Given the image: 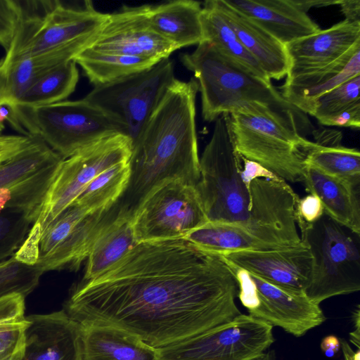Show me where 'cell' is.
<instances>
[{
  "instance_id": "17",
  "label": "cell",
  "mask_w": 360,
  "mask_h": 360,
  "mask_svg": "<svg viewBox=\"0 0 360 360\" xmlns=\"http://www.w3.org/2000/svg\"><path fill=\"white\" fill-rule=\"evenodd\" d=\"M221 256L236 267L291 290L304 292L311 278L312 257L303 244L284 249L238 251Z\"/></svg>"
},
{
  "instance_id": "8",
  "label": "cell",
  "mask_w": 360,
  "mask_h": 360,
  "mask_svg": "<svg viewBox=\"0 0 360 360\" xmlns=\"http://www.w3.org/2000/svg\"><path fill=\"white\" fill-rule=\"evenodd\" d=\"M14 108L25 134L39 139L62 159L102 138L122 134L116 122L84 98Z\"/></svg>"
},
{
  "instance_id": "1",
  "label": "cell",
  "mask_w": 360,
  "mask_h": 360,
  "mask_svg": "<svg viewBox=\"0 0 360 360\" xmlns=\"http://www.w3.org/2000/svg\"><path fill=\"white\" fill-rule=\"evenodd\" d=\"M238 285L219 255L185 238L137 243L97 277L82 281L64 311L80 324L122 328L155 348L173 345L240 314Z\"/></svg>"
},
{
  "instance_id": "9",
  "label": "cell",
  "mask_w": 360,
  "mask_h": 360,
  "mask_svg": "<svg viewBox=\"0 0 360 360\" xmlns=\"http://www.w3.org/2000/svg\"><path fill=\"white\" fill-rule=\"evenodd\" d=\"M132 141L117 133L82 148L59 163L46 193L41 208L29 236L39 241L42 232L99 174L128 162Z\"/></svg>"
},
{
  "instance_id": "30",
  "label": "cell",
  "mask_w": 360,
  "mask_h": 360,
  "mask_svg": "<svg viewBox=\"0 0 360 360\" xmlns=\"http://www.w3.org/2000/svg\"><path fill=\"white\" fill-rule=\"evenodd\" d=\"M78 80L77 64L73 60H69L40 77L15 105L36 107L63 101L74 92Z\"/></svg>"
},
{
  "instance_id": "47",
  "label": "cell",
  "mask_w": 360,
  "mask_h": 360,
  "mask_svg": "<svg viewBox=\"0 0 360 360\" xmlns=\"http://www.w3.org/2000/svg\"><path fill=\"white\" fill-rule=\"evenodd\" d=\"M4 124H0V134H1V131L4 130Z\"/></svg>"
},
{
  "instance_id": "25",
  "label": "cell",
  "mask_w": 360,
  "mask_h": 360,
  "mask_svg": "<svg viewBox=\"0 0 360 360\" xmlns=\"http://www.w3.org/2000/svg\"><path fill=\"white\" fill-rule=\"evenodd\" d=\"M201 3L176 0L151 6L148 18L153 30L177 49L203 41Z\"/></svg>"
},
{
  "instance_id": "15",
  "label": "cell",
  "mask_w": 360,
  "mask_h": 360,
  "mask_svg": "<svg viewBox=\"0 0 360 360\" xmlns=\"http://www.w3.org/2000/svg\"><path fill=\"white\" fill-rule=\"evenodd\" d=\"M151 5L124 6L108 14L89 49L106 53L146 58L160 61L177 49L157 34L149 22Z\"/></svg>"
},
{
  "instance_id": "11",
  "label": "cell",
  "mask_w": 360,
  "mask_h": 360,
  "mask_svg": "<svg viewBox=\"0 0 360 360\" xmlns=\"http://www.w3.org/2000/svg\"><path fill=\"white\" fill-rule=\"evenodd\" d=\"M273 326L250 315L157 348L160 360H254L274 342Z\"/></svg>"
},
{
  "instance_id": "42",
  "label": "cell",
  "mask_w": 360,
  "mask_h": 360,
  "mask_svg": "<svg viewBox=\"0 0 360 360\" xmlns=\"http://www.w3.org/2000/svg\"><path fill=\"white\" fill-rule=\"evenodd\" d=\"M14 105L6 102L0 103V124H4V121H6L15 130L26 136L18 121Z\"/></svg>"
},
{
  "instance_id": "33",
  "label": "cell",
  "mask_w": 360,
  "mask_h": 360,
  "mask_svg": "<svg viewBox=\"0 0 360 360\" xmlns=\"http://www.w3.org/2000/svg\"><path fill=\"white\" fill-rule=\"evenodd\" d=\"M25 297L11 294L0 299V360H20L24 350Z\"/></svg>"
},
{
  "instance_id": "35",
  "label": "cell",
  "mask_w": 360,
  "mask_h": 360,
  "mask_svg": "<svg viewBox=\"0 0 360 360\" xmlns=\"http://www.w3.org/2000/svg\"><path fill=\"white\" fill-rule=\"evenodd\" d=\"M42 274L36 264L22 262L15 255L0 262V299L15 293L26 297L38 285Z\"/></svg>"
},
{
  "instance_id": "45",
  "label": "cell",
  "mask_w": 360,
  "mask_h": 360,
  "mask_svg": "<svg viewBox=\"0 0 360 360\" xmlns=\"http://www.w3.org/2000/svg\"><path fill=\"white\" fill-rule=\"evenodd\" d=\"M5 86V75L0 70V99L1 98L4 93Z\"/></svg>"
},
{
  "instance_id": "37",
  "label": "cell",
  "mask_w": 360,
  "mask_h": 360,
  "mask_svg": "<svg viewBox=\"0 0 360 360\" xmlns=\"http://www.w3.org/2000/svg\"><path fill=\"white\" fill-rule=\"evenodd\" d=\"M22 15L20 1L0 0V45L6 51L15 38Z\"/></svg>"
},
{
  "instance_id": "16",
  "label": "cell",
  "mask_w": 360,
  "mask_h": 360,
  "mask_svg": "<svg viewBox=\"0 0 360 360\" xmlns=\"http://www.w3.org/2000/svg\"><path fill=\"white\" fill-rule=\"evenodd\" d=\"M256 288V300L249 315L283 328L295 337L322 324L326 316L304 291L279 287L250 273Z\"/></svg>"
},
{
  "instance_id": "32",
  "label": "cell",
  "mask_w": 360,
  "mask_h": 360,
  "mask_svg": "<svg viewBox=\"0 0 360 360\" xmlns=\"http://www.w3.org/2000/svg\"><path fill=\"white\" fill-rule=\"evenodd\" d=\"M304 163L330 176L360 186V153L342 145H314L304 154Z\"/></svg>"
},
{
  "instance_id": "28",
  "label": "cell",
  "mask_w": 360,
  "mask_h": 360,
  "mask_svg": "<svg viewBox=\"0 0 360 360\" xmlns=\"http://www.w3.org/2000/svg\"><path fill=\"white\" fill-rule=\"evenodd\" d=\"M137 243L132 221L116 218L94 242L86 258L82 281L91 280L105 271Z\"/></svg>"
},
{
  "instance_id": "24",
  "label": "cell",
  "mask_w": 360,
  "mask_h": 360,
  "mask_svg": "<svg viewBox=\"0 0 360 360\" xmlns=\"http://www.w3.org/2000/svg\"><path fill=\"white\" fill-rule=\"evenodd\" d=\"M302 183L309 194L319 198L326 214L359 236V185L328 176L306 166Z\"/></svg>"
},
{
  "instance_id": "19",
  "label": "cell",
  "mask_w": 360,
  "mask_h": 360,
  "mask_svg": "<svg viewBox=\"0 0 360 360\" xmlns=\"http://www.w3.org/2000/svg\"><path fill=\"white\" fill-rule=\"evenodd\" d=\"M360 43V22L342 20L326 30L285 45L289 59L286 78L307 74L335 62Z\"/></svg>"
},
{
  "instance_id": "5",
  "label": "cell",
  "mask_w": 360,
  "mask_h": 360,
  "mask_svg": "<svg viewBox=\"0 0 360 360\" xmlns=\"http://www.w3.org/2000/svg\"><path fill=\"white\" fill-rule=\"evenodd\" d=\"M22 15L15 38L0 61V70L13 62L61 46L82 52L90 47L105 22L108 13L97 11L91 1L70 7L58 1H42V11H28L20 1Z\"/></svg>"
},
{
  "instance_id": "2",
  "label": "cell",
  "mask_w": 360,
  "mask_h": 360,
  "mask_svg": "<svg viewBox=\"0 0 360 360\" xmlns=\"http://www.w3.org/2000/svg\"><path fill=\"white\" fill-rule=\"evenodd\" d=\"M196 80L175 79L132 143L127 187L113 205L133 221L148 195L170 181L195 186L200 177L195 127Z\"/></svg>"
},
{
  "instance_id": "29",
  "label": "cell",
  "mask_w": 360,
  "mask_h": 360,
  "mask_svg": "<svg viewBox=\"0 0 360 360\" xmlns=\"http://www.w3.org/2000/svg\"><path fill=\"white\" fill-rule=\"evenodd\" d=\"M73 60L82 68L94 86L144 70L158 62L146 58L102 53L89 48L77 55Z\"/></svg>"
},
{
  "instance_id": "23",
  "label": "cell",
  "mask_w": 360,
  "mask_h": 360,
  "mask_svg": "<svg viewBox=\"0 0 360 360\" xmlns=\"http://www.w3.org/2000/svg\"><path fill=\"white\" fill-rule=\"evenodd\" d=\"M80 325L82 360H160L157 348L122 328L96 323Z\"/></svg>"
},
{
  "instance_id": "10",
  "label": "cell",
  "mask_w": 360,
  "mask_h": 360,
  "mask_svg": "<svg viewBox=\"0 0 360 360\" xmlns=\"http://www.w3.org/2000/svg\"><path fill=\"white\" fill-rule=\"evenodd\" d=\"M174 80V63L165 58L148 69L94 86L84 99L116 122L133 143Z\"/></svg>"
},
{
  "instance_id": "20",
  "label": "cell",
  "mask_w": 360,
  "mask_h": 360,
  "mask_svg": "<svg viewBox=\"0 0 360 360\" xmlns=\"http://www.w3.org/2000/svg\"><path fill=\"white\" fill-rule=\"evenodd\" d=\"M283 45L319 32L321 28L294 0H225Z\"/></svg>"
},
{
  "instance_id": "21",
  "label": "cell",
  "mask_w": 360,
  "mask_h": 360,
  "mask_svg": "<svg viewBox=\"0 0 360 360\" xmlns=\"http://www.w3.org/2000/svg\"><path fill=\"white\" fill-rule=\"evenodd\" d=\"M212 3L269 79L285 77L290 65L285 46L225 0Z\"/></svg>"
},
{
  "instance_id": "12",
  "label": "cell",
  "mask_w": 360,
  "mask_h": 360,
  "mask_svg": "<svg viewBox=\"0 0 360 360\" xmlns=\"http://www.w3.org/2000/svg\"><path fill=\"white\" fill-rule=\"evenodd\" d=\"M249 193L248 215L240 225L255 251L302 245L296 227L300 197L285 180L256 179L250 184Z\"/></svg>"
},
{
  "instance_id": "7",
  "label": "cell",
  "mask_w": 360,
  "mask_h": 360,
  "mask_svg": "<svg viewBox=\"0 0 360 360\" xmlns=\"http://www.w3.org/2000/svg\"><path fill=\"white\" fill-rule=\"evenodd\" d=\"M213 129L200 158V177L195 188L209 222L242 224L248 215L250 193L226 114L215 120Z\"/></svg>"
},
{
  "instance_id": "44",
  "label": "cell",
  "mask_w": 360,
  "mask_h": 360,
  "mask_svg": "<svg viewBox=\"0 0 360 360\" xmlns=\"http://www.w3.org/2000/svg\"><path fill=\"white\" fill-rule=\"evenodd\" d=\"M340 342L345 360H360L359 349L354 352L345 339H340Z\"/></svg>"
},
{
  "instance_id": "26",
  "label": "cell",
  "mask_w": 360,
  "mask_h": 360,
  "mask_svg": "<svg viewBox=\"0 0 360 360\" xmlns=\"http://www.w3.org/2000/svg\"><path fill=\"white\" fill-rule=\"evenodd\" d=\"M39 211L17 195L11 187L0 191V262L20 248Z\"/></svg>"
},
{
  "instance_id": "13",
  "label": "cell",
  "mask_w": 360,
  "mask_h": 360,
  "mask_svg": "<svg viewBox=\"0 0 360 360\" xmlns=\"http://www.w3.org/2000/svg\"><path fill=\"white\" fill-rule=\"evenodd\" d=\"M115 219L111 209L90 212L72 202L41 234L36 265L43 273L79 269L98 236Z\"/></svg>"
},
{
  "instance_id": "38",
  "label": "cell",
  "mask_w": 360,
  "mask_h": 360,
  "mask_svg": "<svg viewBox=\"0 0 360 360\" xmlns=\"http://www.w3.org/2000/svg\"><path fill=\"white\" fill-rule=\"evenodd\" d=\"M324 214L323 207L319 198L308 194L299 198L295 209L296 224H311L319 219Z\"/></svg>"
},
{
  "instance_id": "46",
  "label": "cell",
  "mask_w": 360,
  "mask_h": 360,
  "mask_svg": "<svg viewBox=\"0 0 360 360\" xmlns=\"http://www.w3.org/2000/svg\"><path fill=\"white\" fill-rule=\"evenodd\" d=\"M254 360H276L271 352H264L260 356Z\"/></svg>"
},
{
  "instance_id": "34",
  "label": "cell",
  "mask_w": 360,
  "mask_h": 360,
  "mask_svg": "<svg viewBox=\"0 0 360 360\" xmlns=\"http://www.w3.org/2000/svg\"><path fill=\"white\" fill-rule=\"evenodd\" d=\"M62 160L37 139L32 145L0 164V191L27 179Z\"/></svg>"
},
{
  "instance_id": "43",
  "label": "cell",
  "mask_w": 360,
  "mask_h": 360,
  "mask_svg": "<svg viewBox=\"0 0 360 360\" xmlns=\"http://www.w3.org/2000/svg\"><path fill=\"white\" fill-rule=\"evenodd\" d=\"M320 346L326 356L332 357L340 348V339L335 335H328L322 340Z\"/></svg>"
},
{
  "instance_id": "36",
  "label": "cell",
  "mask_w": 360,
  "mask_h": 360,
  "mask_svg": "<svg viewBox=\"0 0 360 360\" xmlns=\"http://www.w3.org/2000/svg\"><path fill=\"white\" fill-rule=\"evenodd\" d=\"M360 75L353 77L317 98L309 115L319 120L360 103Z\"/></svg>"
},
{
  "instance_id": "14",
  "label": "cell",
  "mask_w": 360,
  "mask_h": 360,
  "mask_svg": "<svg viewBox=\"0 0 360 360\" xmlns=\"http://www.w3.org/2000/svg\"><path fill=\"white\" fill-rule=\"evenodd\" d=\"M207 222L195 186L176 180L153 191L132 221L138 243L184 238Z\"/></svg>"
},
{
  "instance_id": "40",
  "label": "cell",
  "mask_w": 360,
  "mask_h": 360,
  "mask_svg": "<svg viewBox=\"0 0 360 360\" xmlns=\"http://www.w3.org/2000/svg\"><path fill=\"white\" fill-rule=\"evenodd\" d=\"M241 160L243 163L241 177L248 190L252 181L256 179H268L277 181L283 179L256 162L249 160L242 156Z\"/></svg>"
},
{
  "instance_id": "6",
  "label": "cell",
  "mask_w": 360,
  "mask_h": 360,
  "mask_svg": "<svg viewBox=\"0 0 360 360\" xmlns=\"http://www.w3.org/2000/svg\"><path fill=\"white\" fill-rule=\"evenodd\" d=\"M302 244L312 257L304 292L314 303L360 290L359 236L325 213L311 224L299 225Z\"/></svg>"
},
{
  "instance_id": "4",
  "label": "cell",
  "mask_w": 360,
  "mask_h": 360,
  "mask_svg": "<svg viewBox=\"0 0 360 360\" xmlns=\"http://www.w3.org/2000/svg\"><path fill=\"white\" fill-rule=\"evenodd\" d=\"M237 153L283 179L302 182L304 154L314 143L299 133L297 122L260 103L226 113Z\"/></svg>"
},
{
  "instance_id": "3",
  "label": "cell",
  "mask_w": 360,
  "mask_h": 360,
  "mask_svg": "<svg viewBox=\"0 0 360 360\" xmlns=\"http://www.w3.org/2000/svg\"><path fill=\"white\" fill-rule=\"evenodd\" d=\"M183 65L194 74L200 92L202 116L215 121L249 103L257 102L294 119L300 129L309 124L304 113L287 102L271 84L249 72L202 41L192 53L181 56Z\"/></svg>"
},
{
  "instance_id": "31",
  "label": "cell",
  "mask_w": 360,
  "mask_h": 360,
  "mask_svg": "<svg viewBox=\"0 0 360 360\" xmlns=\"http://www.w3.org/2000/svg\"><path fill=\"white\" fill-rule=\"evenodd\" d=\"M129 173V161L108 168L95 177L73 202L90 212L110 210L124 193Z\"/></svg>"
},
{
  "instance_id": "27",
  "label": "cell",
  "mask_w": 360,
  "mask_h": 360,
  "mask_svg": "<svg viewBox=\"0 0 360 360\" xmlns=\"http://www.w3.org/2000/svg\"><path fill=\"white\" fill-rule=\"evenodd\" d=\"M201 24L203 41L210 43L220 54L249 72L263 79L271 80L240 43L212 0L205 1L202 6Z\"/></svg>"
},
{
  "instance_id": "22",
  "label": "cell",
  "mask_w": 360,
  "mask_h": 360,
  "mask_svg": "<svg viewBox=\"0 0 360 360\" xmlns=\"http://www.w3.org/2000/svg\"><path fill=\"white\" fill-rule=\"evenodd\" d=\"M360 75V43L335 62L316 71L286 78L281 95L292 105L309 113L313 102L323 94Z\"/></svg>"
},
{
  "instance_id": "18",
  "label": "cell",
  "mask_w": 360,
  "mask_h": 360,
  "mask_svg": "<svg viewBox=\"0 0 360 360\" xmlns=\"http://www.w3.org/2000/svg\"><path fill=\"white\" fill-rule=\"evenodd\" d=\"M27 319L20 360H82L81 325L64 309Z\"/></svg>"
},
{
  "instance_id": "39",
  "label": "cell",
  "mask_w": 360,
  "mask_h": 360,
  "mask_svg": "<svg viewBox=\"0 0 360 360\" xmlns=\"http://www.w3.org/2000/svg\"><path fill=\"white\" fill-rule=\"evenodd\" d=\"M318 122L326 126L350 127L358 129L360 127V103L339 112L322 117L318 120Z\"/></svg>"
},
{
  "instance_id": "41",
  "label": "cell",
  "mask_w": 360,
  "mask_h": 360,
  "mask_svg": "<svg viewBox=\"0 0 360 360\" xmlns=\"http://www.w3.org/2000/svg\"><path fill=\"white\" fill-rule=\"evenodd\" d=\"M338 5L345 17V20L350 22H360V1L339 0Z\"/></svg>"
}]
</instances>
